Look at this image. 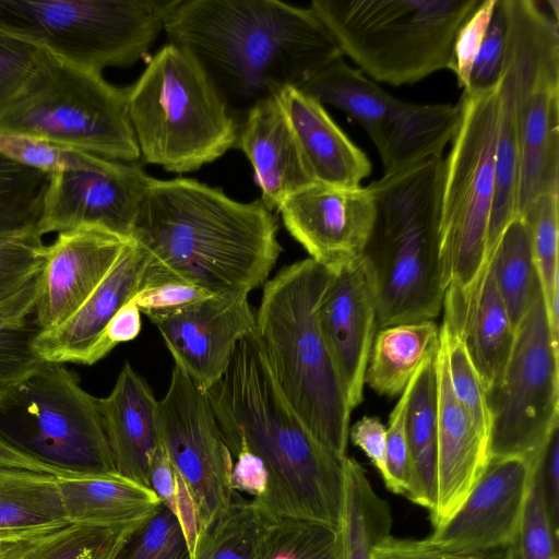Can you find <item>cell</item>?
<instances>
[{
  "label": "cell",
  "instance_id": "obj_45",
  "mask_svg": "<svg viewBox=\"0 0 559 559\" xmlns=\"http://www.w3.org/2000/svg\"><path fill=\"white\" fill-rule=\"evenodd\" d=\"M118 559H191L182 528L162 503L133 534Z\"/></svg>",
  "mask_w": 559,
  "mask_h": 559
},
{
  "label": "cell",
  "instance_id": "obj_23",
  "mask_svg": "<svg viewBox=\"0 0 559 559\" xmlns=\"http://www.w3.org/2000/svg\"><path fill=\"white\" fill-rule=\"evenodd\" d=\"M145 261L144 249L132 239L81 307L57 328L36 336V353L45 361L91 366L108 322L139 290Z\"/></svg>",
  "mask_w": 559,
  "mask_h": 559
},
{
  "label": "cell",
  "instance_id": "obj_32",
  "mask_svg": "<svg viewBox=\"0 0 559 559\" xmlns=\"http://www.w3.org/2000/svg\"><path fill=\"white\" fill-rule=\"evenodd\" d=\"M438 343L439 326L433 320L379 329L365 383L380 395H401L420 366L436 352Z\"/></svg>",
  "mask_w": 559,
  "mask_h": 559
},
{
  "label": "cell",
  "instance_id": "obj_4",
  "mask_svg": "<svg viewBox=\"0 0 559 559\" xmlns=\"http://www.w3.org/2000/svg\"><path fill=\"white\" fill-rule=\"evenodd\" d=\"M332 275L311 258L280 270L263 285L255 333L289 407L320 444L345 459L352 409L319 323Z\"/></svg>",
  "mask_w": 559,
  "mask_h": 559
},
{
  "label": "cell",
  "instance_id": "obj_18",
  "mask_svg": "<svg viewBox=\"0 0 559 559\" xmlns=\"http://www.w3.org/2000/svg\"><path fill=\"white\" fill-rule=\"evenodd\" d=\"M539 452L489 459L465 500L427 540L459 552L506 548L520 525Z\"/></svg>",
  "mask_w": 559,
  "mask_h": 559
},
{
  "label": "cell",
  "instance_id": "obj_6",
  "mask_svg": "<svg viewBox=\"0 0 559 559\" xmlns=\"http://www.w3.org/2000/svg\"><path fill=\"white\" fill-rule=\"evenodd\" d=\"M483 0H313L342 56L372 81L415 84L454 72V46Z\"/></svg>",
  "mask_w": 559,
  "mask_h": 559
},
{
  "label": "cell",
  "instance_id": "obj_31",
  "mask_svg": "<svg viewBox=\"0 0 559 559\" xmlns=\"http://www.w3.org/2000/svg\"><path fill=\"white\" fill-rule=\"evenodd\" d=\"M392 524L388 502L374 491L361 464L346 456L335 530L337 559H371L373 548L391 535Z\"/></svg>",
  "mask_w": 559,
  "mask_h": 559
},
{
  "label": "cell",
  "instance_id": "obj_47",
  "mask_svg": "<svg viewBox=\"0 0 559 559\" xmlns=\"http://www.w3.org/2000/svg\"><path fill=\"white\" fill-rule=\"evenodd\" d=\"M506 36L504 0H496L486 34L472 66L467 87L463 91L479 93L498 85L504 60Z\"/></svg>",
  "mask_w": 559,
  "mask_h": 559
},
{
  "label": "cell",
  "instance_id": "obj_22",
  "mask_svg": "<svg viewBox=\"0 0 559 559\" xmlns=\"http://www.w3.org/2000/svg\"><path fill=\"white\" fill-rule=\"evenodd\" d=\"M436 495L430 510L433 528L439 527L457 510L489 461V438L456 400L439 343L436 353Z\"/></svg>",
  "mask_w": 559,
  "mask_h": 559
},
{
  "label": "cell",
  "instance_id": "obj_21",
  "mask_svg": "<svg viewBox=\"0 0 559 559\" xmlns=\"http://www.w3.org/2000/svg\"><path fill=\"white\" fill-rule=\"evenodd\" d=\"M132 241L95 226L58 233L46 246L38 274L35 321L40 332L70 318L104 280Z\"/></svg>",
  "mask_w": 559,
  "mask_h": 559
},
{
  "label": "cell",
  "instance_id": "obj_41",
  "mask_svg": "<svg viewBox=\"0 0 559 559\" xmlns=\"http://www.w3.org/2000/svg\"><path fill=\"white\" fill-rule=\"evenodd\" d=\"M253 559H337L335 531L313 522H266Z\"/></svg>",
  "mask_w": 559,
  "mask_h": 559
},
{
  "label": "cell",
  "instance_id": "obj_30",
  "mask_svg": "<svg viewBox=\"0 0 559 559\" xmlns=\"http://www.w3.org/2000/svg\"><path fill=\"white\" fill-rule=\"evenodd\" d=\"M436 353L437 349L412 378L405 412V430L411 463V481L405 496L429 511L433 507L436 495Z\"/></svg>",
  "mask_w": 559,
  "mask_h": 559
},
{
  "label": "cell",
  "instance_id": "obj_56",
  "mask_svg": "<svg viewBox=\"0 0 559 559\" xmlns=\"http://www.w3.org/2000/svg\"><path fill=\"white\" fill-rule=\"evenodd\" d=\"M543 479L549 510L555 525L559 522V431L552 432L543 449Z\"/></svg>",
  "mask_w": 559,
  "mask_h": 559
},
{
  "label": "cell",
  "instance_id": "obj_5",
  "mask_svg": "<svg viewBox=\"0 0 559 559\" xmlns=\"http://www.w3.org/2000/svg\"><path fill=\"white\" fill-rule=\"evenodd\" d=\"M444 158L427 159L372 181L377 223L365 251L377 293L378 330L433 320L445 288L439 259Z\"/></svg>",
  "mask_w": 559,
  "mask_h": 559
},
{
  "label": "cell",
  "instance_id": "obj_40",
  "mask_svg": "<svg viewBox=\"0 0 559 559\" xmlns=\"http://www.w3.org/2000/svg\"><path fill=\"white\" fill-rule=\"evenodd\" d=\"M543 449L536 461L520 525L504 548L506 559H559L558 527L549 510L543 479Z\"/></svg>",
  "mask_w": 559,
  "mask_h": 559
},
{
  "label": "cell",
  "instance_id": "obj_26",
  "mask_svg": "<svg viewBox=\"0 0 559 559\" xmlns=\"http://www.w3.org/2000/svg\"><path fill=\"white\" fill-rule=\"evenodd\" d=\"M443 321L463 338L488 394L499 382L511 355L515 329L486 258L465 296L444 294Z\"/></svg>",
  "mask_w": 559,
  "mask_h": 559
},
{
  "label": "cell",
  "instance_id": "obj_8",
  "mask_svg": "<svg viewBox=\"0 0 559 559\" xmlns=\"http://www.w3.org/2000/svg\"><path fill=\"white\" fill-rule=\"evenodd\" d=\"M0 132L44 139L112 160L140 158L126 88L44 49L1 112Z\"/></svg>",
  "mask_w": 559,
  "mask_h": 559
},
{
  "label": "cell",
  "instance_id": "obj_16",
  "mask_svg": "<svg viewBox=\"0 0 559 559\" xmlns=\"http://www.w3.org/2000/svg\"><path fill=\"white\" fill-rule=\"evenodd\" d=\"M152 179L138 160H114L97 170L50 174L38 231L44 236L95 226L132 238L140 205Z\"/></svg>",
  "mask_w": 559,
  "mask_h": 559
},
{
  "label": "cell",
  "instance_id": "obj_57",
  "mask_svg": "<svg viewBox=\"0 0 559 559\" xmlns=\"http://www.w3.org/2000/svg\"><path fill=\"white\" fill-rule=\"evenodd\" d=\"M0 467L22 468L33 472L47 473L56 476H72L75 473L45 463L33 455L9 444L0 438Z\"/></svg>",
  "mask_w": 559,
  "mask_h": 559
},
{
  "label": "cell",
  "instance_id": "obj_37",
  "mask_svg": "<svg viewBox=\"0 0 559 559\" xmlns=\"http://www.w3.org/2000/svg\"><path fill=\"white\" fill-rule=\"evenodd\" d=\"M558 203L559 192L542 193L521 214L530 229L550 332L557 343L559 328Z\"/></svg>",
  "mask_w": 559,
  "mask_h": 559
},
{
  "label": "cell",
  "instance_id": "obj_19",
  "mask_svg": "<svg viewBox=\"0 0 559 559\" xmlns=\"http://www.w3.org/2000/svg\"><path fill=\"white\" fill-rule=\"evenodd\" d=\"M248 295H213L154 322L175 366L202 391L223 377L240 341L255 332V312Z\"/></svg>",
  "mask_w": 559,
  "mask_h": 559
},
{
  "label": "cell",
  "instance_id": "obj_15",
  "mask_svg": "<svg viewBox=\"0 0 559 559\" xmlns=\"http://www.w3.org/2000/svg\"><path fill=\"white\" fill-rule=\"evenodd\" d=\"M157 433L192 492L201 536L238 495L230 485L234 457L207 393L177 366L164 397L157 403Z\"/></svg>",
  "mask_w": 559,
  "mask_h": 559
},
{
  "label": "cell",
  "instance_id": "obj_54",
  "mask_svg": "<svg viewBox=\"0 0 559 559\" xmlns=\"http://www.w3.org/2000/svg\"><path fill=\"white\" fill-rule=\"evenodd\" d=\"M141 331V312L131 298L108 322L100 340L95 346L91 365L104 358L120 343L134 340Z\"/></svg>",
  "mask_w": 559,
  "mask_h": 559
},
{
  "label": "cell",
  "instance_id": "obj_39",
  "mask_svg": "<svg viewBox=\"0 0 559 559\" xmlns=\"http://www.w3.org/2000/svg\"><path fill=\"white\" fill-rule=\"evenodd\" d=\"M266 522L251 500L238 493L201 534L193 559H253Z\"/></svg>",
  "mask_w": 559,
  "mask_h": 559
},
{
  "label": "cell",
  "instance_id": "obj_35",
  "mask_svg": "<svg viewBox=\"0 0 559 559\" xmlns=\"http://www.w3.org/2000/svg\"><path fill=\"white\" fill-rule=\"evenodd\" d=\"M38 275L0 301V395L33 373L45 360L34 349L40 333L35 321Z\"/></svg>",
  "mask_w": 559,
  "mask_h": 559
},
{
  "label": "cell",
  "instance_id": "obj_24",
  "mask_svg": "<svg viewBox=\"0 0 559 559\" xmlns=\"http://www.w3.org/2000/svg\"><path fill=\"white\" fill-rule=\"evenodd\" d=\"M275 96L314 183L360 187V182L371 174V163L334 122L324 106L298 87H284Z\"/></svg>",
  "mask_w": 559,
  "mask_h": 559
},
{
  "label": "cell",
  "instance_id": "obj_29",
  "mask_svg": "<svg viewBox=\"0 0 559 559\" xmlns=\"http://www.w3.org/2000/svg\"><path fill=\"white\" fill-rule=\"evenodd\" d=\"M142 524L107 528L61 522L2 535L0 559H118Z\"/></svg>",
  "mask_w": 559,
  "mask_h": 559
},
{
  "label": "cell",
  "instance_id": "obj_53",
  "mask_svg": "<svg viewBox=\"0 0 559 559\" xmlns=\"http://www.w3.org/2000/svg\"><path fill=\"white\" fill-rule=\"evenodd\" d=\"M231 455L234 457L230 478L233 490L249 495L252 501L261 499L269 481L267 471L262 460L245 448L231 451Z\"/></svg>",
  "mask_w": 559,
  "mask_h": 559
},
{
  "label": "cell",
  "instance_id": "obj_52",
  "mask_svg": "<svg viewBox=\"0 0 559 559\" xmlns=\"http://www.w3.org/2000/svg\"><path fill=\"white\" fill-rule=\"evenodd\" d=\"M493 551H450L433 546L427 538H399L391 534L373 548L371 559H489Z\"/></svg>",
  "mask_w": 559,
  "mask_h": 559
},
{
  "label": "cell",
  "instance_id": "obj_48",
  "mask_svg": "<svg viewBox=\"0 0 559 559\" xmlns=\"http://www.w3.org/2000/svg\"><path fill=\"white\" fill-rule=\"evenodd\" d=\"M213 296L190 283L168 281L140 287L132 297L152 323L175 316Z\"/></svg>",
  "mask_w": 559,
  "mask_h": 559
},
{
  "label": "cell",
  "instance_id": "obj_55",
  "mask_svg": "<svg viewBox=\"0 0 559 559\" xmlns=\"http://www.w3.org/2000/svg\"><path fill=\"white\" fill-rule=\"evenodd\" d=\"M348 439L360 448L386 479V427L378 417L365 416L349 427Z\"/></svg>",
  "mask_w": 559,
  "mask_h": 559
},
{
  "label": "cell",
  "instance_id": "obj_12",
  "mask_svg": "<svg viewBox=\"0 0 559 559\" xmlns=\"http://www.w3.org/2000/svg\"><path fill=\"white\" fill-rule=\"evenodd\" d=\"M0 438L67 471L116 472L96 397L61 362L44 361L0 395Z\"/></svg>",
  "mask_w": 559,
  "mask_h": 559
},
{
  "label": "cell",
  "instance_id": "obj_17",
  "mask_svg": "<svg viewBox=\"0 0 559 559\" xmlns=\"http://www.w3.org/2000/svg\"><path fill=\"white\" fill-rule=\"evenodd\" d=\"M276 210L310 258L332 272L365 253L378 215L368 187L319 183L289 195Z\"/></svg>",
  "mask_w": 559,
  "mask_h": 559
},
{
  "label": "cell",
  "instance_id": "obj_10",
  "mask_svg": "<svg viewBox=\"0 0 559 559\" xmlns=\"http://www.w3.org/2000/svg\"><path fill=\"white\" fill-rule=\"evenodd\" d=\"M459 105V123L443 166L439 259L445 292L464 296L478 278L487 257L498 85L479 93L463 91Z\"/></svg>",
  "mask_w": 559,
  "mask_h": 559
},
{
  "label": "cell",
  "instance_id": "obj_36",
  "mask_svg": "<svg viewBox=\"0 0 559 559\" xmlns=\"http://www.w3.org/2000/svg\"><path fill=\"white\" fill-rule=\"evenodd\" d=\"M498 100L495 185L487 253L495 247L506 226L516 216L518 206L519 146L516 121L510 90L501 76L498 84Z\"/></svg>",
  "mask_w": 559,
  "mask_h": 559
},
{
  "label": "cell",
  "instance_id": "obj_14",
  "mask_svg": "<svg viewBox=\"0 0 559 559\" xmlns=\"http://www.w3.org/2000/svg\"><path fill=\"white\" fill-rule=\"evenodd\" d=\"M487 402L489 459L535 455L559 428L558 343L543 294L516 328L511 355Z\"/></svg>",
  "mask_w": 559,
  "mask_h": 559
},
{
  "label": "cell",
  "instance_id": "obj_38",
  "mask_svg": "<svg viewBox=\"0 0 559 559\" xmlns=\"http://www.w3.org/2000/svg\"><path fill=\"white\" fill-rule=\"evenodd\" d=\"M49 174L0 154V236L38 231Z\"/></svg>",
  "mask_w": 559,
  "mask_h": 559
},
{
  "label": "cell",
  "instance_id": "obj_3",
  "mask_svg": "<svg viewBox=\"0 0 559 559\" xmlns=\"http://www.w3.org/2000/svg\"><path fill=\"white\" fill-rule=\"evenodd\" d=\"M207 396L230 452L258 455L269 475L264 496L252 501L267 521L300 520L336 530L344 460L320 444L281 393L257 333L238 344Z\"/></svg>",
  "mask_w": 559,
  "mask_h": 559
},
{
  "label": "cell",
  "instance_id": "obj_42",
  "mask_svg": "<svg viewBox=\"0 0 559 559\" xmlns=\"http://www.w3.org/2000/svg\"><path fill=\"white\" fill-rule=\"evenodd\" d=\"M439 347L443 354L451 389L477 427L489 438L490 411L487 393L460 334L442 320Z\"/></svg>",
  "mask_w": 559,
  "mask_h": 559
},
{
  "label": "cell",
  "instance_id": "obj_11",
  "mask_svg": "<svg viewBox=\"0 0 559 559\" xmlns=\"http://www.w3.org/2000/svg\"><path fill=\"white\" fill-rule=\"evenodd\" d=\"M176 0H0V28L102 73L142 58Z\"/></svg>",
  "mask_w": 559,
  "mask_h": 559
},
{
  "label": "cell",
  "instance_id": "obj_9",
  "mask_svg": "<svg viewBox=\"0 0 559 559\" xmlns=\"http://www.w3.org/2000/svg\"><path fill=\"white\" fill-rule=\"evenodd\" d=\"M504 7L501 79L514 106L521 215L537 195L559 192V28L538 1L504 0Z\"/></svg>",
  "mask_w": 559,
  "mask_h": 559
},
{
  "label": "cell",
  "instance_id": "obj_27",
  "mask_svg": "<svg viewBox=\"0 0 559 559\" xmlns=\"http://www.w3.org/2000/svg\"><path fill=\"white\" fill-rule=\"evenodd\" d=\"M96 402L116 473L150 487L158 401L147 382L127 361L111 392Z\"/></svg>",
  "mask_w": 559,
  "mask_h": 559
},
{
  "label": "cell",
  "instance_id": "obj_58",
  "mask_svg": "<svg viewBox=\"0 0 559 559\" xmlns=\"http://www.w3.org/2000/svg\"><path fill=\"white\" fill-rule=\"evenodd\" d=\"M489 559H506L504 548L495 550Z\"/></svg>",
  "mask_w": 559,
  "mask_h": 559
},
{
  "label": "cell",
  "instance_id": "obj_49",
  "mask_svg": "<svg viewBox=\"0 0 559 559\" xmlns=\"http://www.w3.org/2000/svg\"><path fill=\"white\" fill-rule=\"evenodd\" d=\"M41 48L0 28V115L32 72Z\"/></svg>",
  "mask_w": 559,
  "mask_h": 559
},
{
  "label": "cell",
  "instance_id": "obj_28",
  "mask_svg": "<svg viewBox=\"0 0 559 559\" xmlns=\"http://www.w3.org/2000/svg\"><path fill=\"white\" fill-rule=\"evenodd\" d=\"M68 522L123 528L145 522L160 501L152 488L116 472L57 476Z\"/></svg>",
  "mask_w": 559,
  "mask_h": 559
},
{
  "label": "cell",
  "instance_id": "obj_46",
  "mask_svg": "<svg viewBox=\"0 0 559 559\" xmlns=\"http://www.w3.org/2000/svg\"><path fill=\"white\" fill-rule=\"evenodd\" d=\"M45 248L37 231L0 236V301L39 274Z\"/></svg>",
  "mask_w": 559,
  "mask_h": 559
},
{
  "label": "cell",
  "instance_id": "obj_2",
  "mask_svg": "<svg viewBox=\"0 0 559 559\" xmlns=\"http://www.w3.org/2000/svg\"><path fill=\"white\" fill-rule=\"evenodd\" d=\"M277 230L261 200L238 202L195 179L153 178L132 233L146 254L140 287L178 281L213 295L249 294L282 252Z\"/></svg>",
  "mask_w": 559,
  "mask_h": 559
},
{
  "label": "cell",
  "instance_id": "obj_1",
  "mask_svg": "<svg viewBox=\"0 0 559 559\" xmlns=\"http://www.w3.org/2000/svg\"><path fill=\"white\" fill-rule=\"evenodd\" d=\"M164 31L201 67L238 127L257 104L343 57L310 8L277 0H176Z\"/></svg>",
  "mask_w": 559,
  "mask_h": 559
},
{
  "label": "cell",
  "instance_id": "obj_34",
  "mask_svg": "<svg viewBox=\"0 0 559 559\" xmlns=\"http://www.w3.org/2000/svg\"><path fill=\"white\" fill-rule=\"evenodd\" d=\"M61 522L56 475L0 467V536Z\"/></svg>",
  "mask_w": 559,
  "mask_h": 559
},
{
  "label": "cell",
  "instance_id": "obj_20",
  "mask_svg": "<svg viewBox=\"0 0 559 559\" xmlns=\"http://www.w3.org/2000/svg\"><path fill=\"white\" fill-rule=\"evenodd\" d=\"M319 323L353 411L364 400L365 376L377 324V293L364 253L333 272L319 306Z\"/></svg>",
  "mask_w": 559,
  "mask_h": 559
},
{
  "label": "cell",
  "instance_id": "obj_13",
  "mask_svg": "<svg viewBox=\"0 0 559 559\" xmlns=\"http://www.w3.org/2000/svg\"><path fill=\"white\" fill-rule=\"evenodd\" d=\"M298 88L364 128L378 150L383 176L442 157L459 123V103L418 105L401 100L349 67L343 57Z\"/></svg>",
  "mask_w": 559,
  "mask_h": 559
},
{
  "label": "cell",
  "instance_id": "obj_25",
  "mask_svg": "<svg viewBox=\"0 0 559 559\" xmlns=\"http://www.w3.org/2000/svg\"><path fill=\"white\" fill-rule=\"evenodd\" d=\"M236 147L250 162L261 201L270 211L314 185L276 96L260 102L246 115L238 127Z\"/></svg>",
  "mask_w": 559,
  "mask_h": 559
},
{
  "label": "cell",
  "instance_id": "obj_44",
  "mask_svg": "<svg viewBox=\"0 0 559 559\" xmlns=\"http://www.w3.org/2000/svg\"><path fill=\"white\" fill-rule=\"evenodd\" d=\"M148 481L160 503L179 522L193 559L200 538L197 506L190 488L169 460L159 440L150 461Z\"/></svg>",
  "mask_w": 559,
  "mask_h": 559
},
{
  "label": "cell",
  "instance_id": "obj_33",
  "mask_svg": "<svg viewBox=\"0 0 559 559\" xmlns=\"http://www.w3.org/2000/svg\"><path fill=\"white\" fill-rule=\"evenodd\" d=\"M486 258L510 320L516 330L542 294L530 229L523 216L513 217Z\"/></svg>",
  "mask_w": 559,
  "mask_h": 559
},
{
  "label": "cell",
  "instance_id": "obj_7",
  "mask_svg": "<svg viewBox=\"0 0 559 559\" xmlns=\"http://www.w3.org/2000/svg\"><path fill=\"white\" fill-rule=\"evenodd\" d=\"M126 88L140 157L188 173L236 147L238 123L197 61L167 43Z\"/></svg>",
  "mask_w": 559,
  "mask_h": 559
},
{
  "label": "cell",
  "instance_id": "obj_51",
  "mask_svg": "<svg viewBox=\"0 0 559 559\" xmlns=\"http://www.w3.org/2000/svg\"><path fill=\"white\" fill-rule=\"evenodd\" d=\"M496 0H483L477 10L461 27L454 46V74L465 90L474 59L486 34Z\"/></svg>",
  "mask_w": 559,
  "mask_h": 559
},
{
  "label": "cell",
  "instance_id": "obj_50",
  "mask_svg": "<svg viewBox=\"0 0 559 559\" xmlns=\"http://www.w3.org/2000/svg\"><path fill=\"white\" fill-rule=\"evenodd\" d=\"M411 390V381L401 393L390 414L386 427V479L389 490L406 495L411 481L409 452L405 430V412Z\"/></svg>",
  "mask_w": 559,
  "mask_h": 559
},
{
  "label": "cell",
  "instance_id": "obj_43",
  "mask_svg": "<svg viewBox=\"0 0 559 559\" xmlns=\"http://www.w3.org/2000/svg\"><path fill=\"white\" fill-rule=\"evenodd\" d=\"M0 154L49 175L68 170L104 169L114 162L44 139L2 132H0Z\"/></svg>",
  "mask_w": 559,
  "mask_h": 559
}]
</instances>
